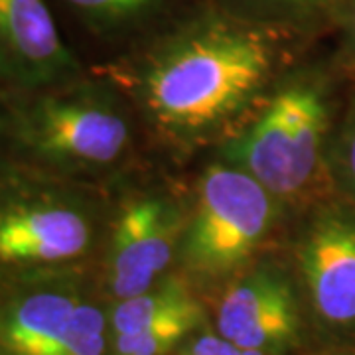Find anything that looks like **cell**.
<instances>
[{
  "label": "cell",
  "mask_w": 355,
  "mask_h": 355,
  "mask_svg": "<svg viewBox=\"0 0 355 355\" xmlns=\"http://www.w3.org/2000/svg\"><path fill=\"white\" fill-rule=\"evenodd\" d=\"M306 42L198 0L125 51L107 77L178 150L227 140L259 111Z\"/></svg>",
  "instance_id": "1"
},
{
  "label": "cell",
  "mask_w": 355,
  "mask_h": 355,
  "mask_svg": "<svg viewBox=\"0 0 355 355\" xmlns=\"http://www.w3.org/2000/svg\"><path fill=\"white\" fill-rule=\"evenodd\" d=\"M340 73L336 60L291 67L253 119L221 142V158L257 178L282 203H312L336 191L330 146L340 116L334 77Z\"/></svg>",
  "instance_id": "2"
},
{
  "label": "cell",
  "mask_w": 355,
  "mask_h": 355,
  "mask_svg": "<svg viewBox=\"0 0 355 355\" xmlns=\"http://www.w3.org/2000/svg\"><path fill=\"white\" fill-rule=\"evenodd\" d=\"M0 101L8 140L28 166L85 182L113 174L132 154V105L109 77L85 73Z\"/></svg>",
  "instance_id": "3"
},
{
  "label": "cell",
  "mask_w": 355,
  "mask_h": 355,
  "mask_svg": "<svg viewBox=\"0 0 355 355\" xmlns=\"http://www.w3.org/2000/svg\"><path fill=\"white\" fill-rule=\"evenodd\" d=\"M111 214V211H109ZM109 214L79 180L34 166L0 170V270H71L103 249Z\"/></svg>",
  "instance_id": "4"
},
{
  "label": "cell",
  "mask_w": 355,
  "mask_h": 355,
  "mask_svg": "<svg viewBox=\"0 0 355 355\" xmlns=\"http://www.w3.org/2000/svg\"><path fill=\"white\" fill-rule=\"evenodd\" d=\"M280 211L282 202L257 178L223 158L217 160L198 178L178 265L196 279L239 275L272 235Z\"/></svg>",
  "instance_id": "5"
},
{
  "label": "cell",
  "mask_w": 355,
  "mask_h": 355,
  "mask_svg": "<svg viewBox=\"0 0 355 355\" xmlns=\"http://www.w3.org/2000/svg\"><path fill=\"white\" fill-rule=\"evenodd\" d=\"M184 207L170 191H127L109 214L103 241V284L114 302L153 288L178 263Z\"/></svg>",
  "instance_id": "6"
},
{
  "label": "cell",
  "mask_w": 355,
  "mask_h": 355,
  "mask_svg": "<svg viewBox=\"0 0 355 355\" xmlns=\"http://www.w3.org/2000/svg\"><path fill=\"white\" fill-rule=\"evenodd\" d=\"M292 257L320 326L355 338V203L338 191L308 203Z\"/></svg>",
  "instance_id": "7"
},
{
  "label": "cell",
  "mask_w": 355,
  "mask_h": 355,
  "mask_svg": "<svg viewBox=\"0 0 355 355\" xmlns=\"http://www.w3.org/2000/svg\"><path fill=\"white\" fill-rule=\"evenodd\" d=\"M85 73L48 0H0V99Z\"/></svg>",
  "instance_id": "8"
},
{
  "label": "cell",
  "mask_w": 355,
  "mask_h": 355,
  "mask_svg": "<svg viewBox=\"0 0 355 355\" xmlns=\"http://www.w3.org/2000/svg\"><path fill=\"white\" fill-rule=\"evenodd\" d=\"M216 331L239 347L265 354L294 345L300 334L294 282L275 263H251L223 292L216 310Z\"/></svg>",
  "instance_id": "9"
},
{
  "label": "cell",
  "mask_w": 355,
  "mask_h": 355,
  "mask_svg": "<svg viewBox=\"0 0 355 355\" xmlns=\"http://www.w3.org/2000/svg\"><path fill=\"white\" fill-rule=\"evenodd\" d=\"M53 275L16 292L0 310V345L8 355L65 354L85 294Z\"/></svg>",
  "instance_id": "10"
},
{
  "label": "cell",
  "mask_w": 355,
  "mask_h": 355,
  "mask_svg": "<svg viewBox=\"0 0 355 355\" xmlns=\"http://www.w3.org/2000/svg\"><path fill=\"white\" fill-rule=\"evenodd\" d=\"M198 0H55L65 18L95 42L127 51Z\"/></svg>",
  "instance_id": "11"
},
{
  "label": "cell",
  "mask_w": 355,
  "mask_h": 355,
  "mask_svg": "<svg viewBox=\"0 0 355 355\" xmlns=\"http://www.w3.org/2000/svg\"><path fill=\"white\" fill-rule=\"evenodd\" d=\"M233 12L275 26L306 44L331 36L342 0H217Z\"/></svg>",
  "instance_id": "12"
},
{
  "label": "cell",
  "mask_w": 355,
  "mask_h": 355,
  "mask_svg": "<svg viewBox=\"0 0 355 355\" xmlns=\"http://www.w3.org/2000/svg\"><path fill=\"white\" fill-rule=\"evenodd\" d=\"M198 306L202 304L191 292L188 280L176 275H168L153 288L114 302L113 310L109 312V330L111 336L132 334L158 320Z\"/></svg>",
  "instance_id": "13"
},
{
  "label": "cell",
  "mask_w": 355,
  "mask_h": 355,
  "mask_svg": "<svg viewBox=\"0 0 355 355\" xmlns=\"http://www.w3.org/2000/svg\"><path fill=\"white\" fill-rule=\"evenodd\" d=\"M202 322V306L158 320L132 334L111 336V355H168L188 342Z\"/></svg>",
  "instance_id": "14"
},
{
  "label": "cell",
  "mask_w": 355,
  "mask_h": 355,
  "mask_svg": "<svg viewBox=\"0 0 355 355\" xmlns=\"http://www.w3.org/2000/svg\"><path fill=\"white\" fill-rule=\"evenodd\" d=\"M330 178L334 190L355 203V93L343 107L334 130Z\"/></svg>",
  "instance_id": "15"
},
{
  "label": "cell",
  "mask_w": 355,
  "mask_h": 355,
  "mask_svg": "<svg viewBox=\"0 0 355 355\" xmlns=\"http://www.w3.org/2000/svg\"><path fill=\"white\" fill-rule=\"evenodd\" d=\"M331 36L338 40L334 60L347 79L355 81V0H342Z\"/></svg>",
  "instance_id": "16"
},
{
  "label": "cell",
  "mask_w": 355,
  "mask_h": 355,
  "mask_svg": "<svg viewBox=\"0 0 355 355\" xmlns=\"http://www.w3.org/2000/svg\"><path fill=\"white\" fill-rule=\"evenodd\" d=\"M184 355H270L261 349H249L231 343L221 338L217 331H202L193 338H188Z\"/></svg>",
  "instance_id": "17"
},
{
  "label": "cell",
  "mask_w": 355,
  "mask_h": 355,
  "mask_svg": "<svg viewBox=\"0 0 355 355\" xmlns=\"http://www.w3.org/2000/svg\"><path fill=\"white\" fill-rule=\"evenodd\" d=\"M8 123H6V113H4V105L0 101V170L4 168L2 162V150H4V144H8Z\"/></svg>",
  "instance_id": "18"
},
{
  "label": "cell",
  "mask_w": 355,
  "mask_h": 355,
  "mask_svg": "<svg viewBox=\"0 0 355 355\" xmlns=\"http://www.w3.org/2000/svg\"><path fill=\"white\" fill-rule=\"evenodd\" d=\"M330 355H355V349H343V352H336Z\"/></svg>",
  "instance_id": "19"
}]
</instances>
